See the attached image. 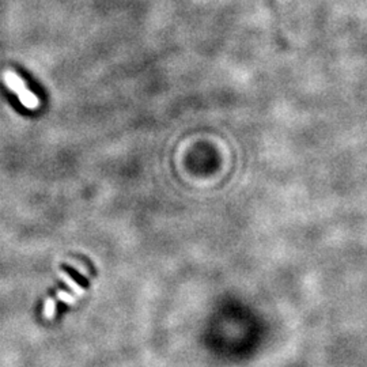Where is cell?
<instances>
[{"label": "cell", "instance_id": "277c9868", "mask_svg": "<svg viewBox=\"0 0 367 367\" xmlns=\"http://www.w3.org/2000/svg\"><path fill=\"white\" fill-rule=\"evenodd\" d=\"M44 313H45V317H46V318H52L53 316H55L56 303H55V301L52 299V298H49V299L46 301V303H45Z\"/></svg>", "mask_w": 367, "mask_h": 367}, {"label": "cell", "instance_id": "3957f363", "mask_svg": "<svg viewBox=\"0 0 367 367\" xmlns=\"http://www.w3.org/2000/svg\"><path fill=\"white\" fill-rule=\"evenodd\" d=\"M59 276H60L61 279L64 280V282H66L67 285H70V287H71L72 290H74V292H75L77 295H82L83 292H84V291H83L82 287H81V285H78V283H75V282H74V280H72L71 278H70V276H68V275H67L66 272H64V271H61L60 274H59Z\"/></svg>", "mask_w": 367, "mask_h": 367}, {"label": "cell", "instance_id": "6da1fadb", "mask_svg": "<svg viewBox=\"0 0 367 367\" xmlns=\"http://www.w3.org/2000/svg\"><path fill=\"white\" fill-rule=\"evenodd\" d=\"M4 81H6L7 86L11 88L12 91H15L17 94H19L21 91H23V90L26 88L22 79L18 77L17 74H14L12 71L4 72Z\"/></svg>", "mask_w": 367, "mask_h": 367}, {"label": "cell", "instance_id": "7a4b0ae2", "mask_svg": "<svg viewBox=\"0 0 367 367\" xmlns=\"http://www.w3.org/2000/svg\"><path fill=\"white\" fill-rule=\"evenodd\" d=\"M19 95V99H21V102H22L26 108L29 109H34V108H37L39 106V98H37V95H34L32 91H29L28 88H25L23 91L18 94Z\"/></svg>", "mask_w": 367, "mask_h": 367}, {"label": "cell", "instance_id": "5b68a950", "mask_svg": "<svg viewBox=\"0 0 367 367\" xmlns=\"http://www.w3.org/2000/svg\"><path fill=\"white\" fill-rule=\"evenodd\" d=\"M57 296H59L60 301L66 302V303H74V302H75V298L72 295H70L68 292H64V291H59V292H57Z\"/></svg>", "mask_w": 367, "mask_h": 367}]
</instances>
